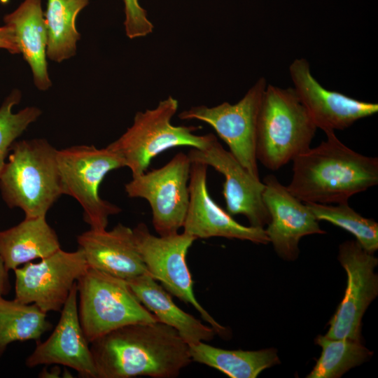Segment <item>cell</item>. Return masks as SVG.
Returning a JSON list of instances; mask_svg holds the SVG:
<instances>
[{"label":"cell","mask_w":378,"mask_h":378,"mask_svg":"<svg viewBox=\"0 0 378 378\" xmlns=\"http://www.w3.org/2000/svg\"><path fill=\"white\" fill-rule=\"evenodd\" d=\"M97 378H173L192 362L188 344L157 321L117 328L91 343Z\"/></svg>","instance_id":"cell-1"},{"label":"cell","mask_w":378,"mask_h":378,"mask_svg":"<svg viewBox=\"0 0 378 378\" xmlns=\"http://www.w3.org/2000/svg\"><path fill=\"white\" fill-rule=\"evenodd\" d=\"M292 161L293 176L286 186L303 202L340 204L378 183V159L344 144L335 132Z\"/></svg>","instance_id":"cell-2"},{"label":"cell","mask_w":378,"mask_h":378,"mask_svg":"<svg viewBox=\"0 0 378 378\" xmlns=\"http://www.w3.org/2000/svg\"><path fill=\"white\" fill-rule=\"evenodd\" d=\"M0 174V190L9 207L25 218L46 217L63 195L57 162V149L45 139L15 141Z\"/></svg>","instance_id":"cell-3"},{"label":"cell","mask_w":378,"mask_h":378,"mask_svg":"<svg viewBox=\"0 0 378 378\" xmlns=\"http://www.w3.org/2000/svg\"><path fill=\"white\" fill-rule=\"evenodd\" d=\"M316 130L293 88L267 85L258 118L257 160L278 170L310 148Z\"/></svg>","instance_id":"cell-4"},{"label":"cell","mask_w":378,"mask_h":378,"mask_svg":"<svg viewBox=\"0 0 378 378\" xmlns=\"http://www.w3.org/2000/svg\"><path fill=\"white\" fill-rule=\"evenodd\" d=\"M178 108L177 99L169 96L155 108L138 111L132 125L107 146L120 155L132 177L146 172L155 157L172 148L188 146L202 149L209 144L213 133L196 134L201 127L172 123Z\"/></svg>","instance_id":"cell-5"},{"label":"cell","mask_w":378,"mask_h":378,"mask_svg":"<svg viewBox=\"0 0 378 378\" xmlns=\"http://www.w3.org/2000/svg\"><path fill=\"white\" fill-rule=\"evenodd\" d=\"M76 286L79 321L90 344L129 324L158 321L122 279L88 267Z\"/></svg>","instance_id":"cell-6"},{"label":"cell","mask_w":378,"mask_h":378,"mask_svg":"<svg viewBox=\"0 0 378 378\" xmlns=\"http://www.w3.org/2000/svg\"><path fill=\"white\" fill-rule=\"evenodd\" d=\"M57 162L62 194L80 204L90 229H106L108 217L121 209L100 197L99 186L108 172L125 167L123 159L107 146L77 145L57 150Z\"/></svg>","instance_id":"cell-7"},{"label":"cell","mask_w":378,"mask_h":378,"mask_svg":"<svg viewBox=\"0 0 378 378\" xmlns=\"http://www.w3.org/2000/svg\"><path fill=\"white\" fill-rule=\"evenodd\" d=\"M139 253L148 274L165 290L185 303L190 304L216 333L227 337L229 330L218 323L196 299L186 255L196 239L186 233L155 236L144 223L132 229Z\"/></svg>","instance_id":"cell-8"},{"label":"cell","mask_w":378,"mask_h":378,"mask_svg":"<svg viewBox=\"0 0 378 378\" xmlns=\"http://www.w3.org/2000/svg\"><path fill=\"white\" fill-rule=\"evenodd\" d=\"M191 164L188 154L180 152L164 166L134 176L125 186L129 197L148 202L159 236L178 233L183 227L189 204Z\"/></svg>","instance_id":"cell-9"},{"label":"cell","mask_w":378,"mask_h":378,"mask_svg":"<svg viewBox=\"0 0 378 378\" xmlns=\"http://www.w3.org/2000/svg\"><path fill=\"white\" fill-rule=\"evenodd\" d=\"M267 85L265 78L261 77L236 104L225 102L212 107L195 106L178 114L181 120H197L209 125L227 144L229 151L258 179L257 125Z\"/></svg>","instance_id":"cell-10"},{"label":"cell","mask_w":378,"mask_h":378,"mask_svg":"<svg viewBox=\"0 0 378 378\" xmlns=\"http://www.w3.org/2000/svg\"><path fill=\"white\" fill-rule=\"evenodd\" d=\"M88 265L83 251L59 248L39 262H29L14 270L15 300L34 303L41 310L61 311L78 279Z\"/></svg>","instance_id":"cell-11"},{"label":"cell","mask_w":378,"mask_h":378,"mask_svg":"<svg viewBox=\"0 0 378 378\" xmlns=\"http://www.w3.org/2000/svg\"><path fill=\"white\" fill-rule=\"evenodd\" d=\"M338 259L346 272L347 285L325 336L360 341L362 317L378 294V279L374 272L378 260L357 241L342 243Z\"/></svg>","instance_id":"cell-12"},{"label":"cell","mask_w":378,"mask_h":378,"mask_svg":"<svg viewBox=\"0 0 378 378\" xmlns=\"http://www.w3.org/2000/svg\"><path fill=\"white\" fill-rule=\"evenodd\" d=\"M188 155L191 161L212 167L225 178L223 185L226 211L232 216L241 214L250 225L263 227L270 223L269 212L262 200L265 184L252 176L214 134L206 147L191 148Z\"/></svg>","instance_id":"cell-13"},{"label":"cell","mask_w":378,"mask_h":378,"mask_svg":"<svg viewBox=\"0 0 378 378\" xmlns=\"http://www.w3.org/2000/svg\"><path fill=\"white\" fill-rule=\"evenodd\" d=\"M289 74L298 99L316 127L325 134L346 129L378 111L377 103L358 100L322 86L304 58L294 59L289 66Z\"/></svg>","instance_id":"cell-14"},{"label":"cell","mask_w":378,"mask_h":378,"mask_svg":"<svg viewBox=\"0 0 378 378\" xmlns=\"http://www.w3.org/2000/svg\"><path fill=\"white\" fill-rule=\"evenodd\" d=\"M207 169L208 166L201 162L191 164L189 204L183 232L196 239L220 237L268 244L270 240L263 227L240 224L213 200L207 187Z\"/></svg>","instance_id":"cell-15"},{"label":"cell","mask_w":378,"mask_h":378,"mask_svg":"<svg viewBox=\"0 0 378 378\" xmlns=\"http://www.w3.org/2000/svg\"><path fill=\"white\" fill-rule=\"evenodd\" d=\"M262 200L270 220L265 230L278 255L286 260L298 256V244L302 237L325 234L310 209L291 194L276 176L269 174L262 181Z\"/></svg>","instance_id":"cell-16"},{"label":"cell","mask_w":378,"mask_h":378,"mask_svg":"<svg viewBox=\"0 0 378 378\" xmlns=\"http://www.w3.org/2000/svg\"><path fill=\"white\" fill-rule=\"evenodd\" d=\"M60 312L52 332L46 341L37 342L25 365L29 368L62 365L75 370L81 377L97 378L90 343L79 321L76 283Z\"/></svg>","instance_id":"cell-17"},{"label":"cell","mask_w":378,"mask_h":378,"mask_svg":"<svg viewBox=\"0 0 378 378\" xmlns=\"http://www.w3.org/2000/svg\"><path fill=\"white\" fill-rule=\"evenodd\" d=\"M88 267L125 281L148 274L133 230L118 223L111 230L90 229L77 237Z\"/></svg>","instance_id":"cell-18"},{"label":"cell","mask_w":378,"mask_h":378,"mask_svg":"<svg viewBox=\"0 0 378 378\" xmlns=\"http://www.w3.org/2000/svg\"><path fill=\"white\" fill-rule=\"evenodd\" d=\"M14 31L20 53L29 64L36 87L47 90L52 85L46 61L47 31L41 0H24L4 18Z\"/></svg>","instance_id":"cell-19"},{"label":"cell","mask_w":378,"mask_h":378,"mask_svg":"<svg viewBox=\"0 0 378 378\" xmlns=\"http://www.w3.org/2000/svg\"><path fill=\"white\" fill-rule=\"evenodd\" d=\"M127 282L136 298L158 321L175 329L188 344L208 342L214 338L216 333L214 328L180 309L172 300L170 293L149 274Z\"/></svg>","instance_id":"cell-20"},{"label":"cell","mask_w":378,"mask_h":378,"mask_svg":"<svg viewBox=\"0 0 378 378\" xmlns=\"http://www.w3.org/2000/svg\"><path fill=\"white\" fill-rule=\"evenodd\" d=\"M59 248L58 237L46 217L24 218L0 231V255L8 271L48 257Z\"/></svg>","instance_id":"cell-21"},{"label":"cell","mask_w":378,"mask_h":378,"mask_svg":"<svg viewBox=\"0 0 378 378\" xmlns=\"http://www.w3.org/2000/svg\"><path fill=\"white\" fill-rule=\"evenodd\" d=\"M188 346L192 361L216 369L230 378H255L262 370L280 363L273 348L258 351L227 350L205 342Z\"/></svg>","instance_id":"cell-22"},{"label":"cell","mask_w":378,"mask_h":378,"mask_svg":"<svg viewBox=\"0 0 378 378\" xmlns=\"http://www.w3.org/2000/svg\"><path fill=\"white\" fill-rule=\"evenodd\" d=\"M90 0H47L44 13L46 31V56L61 62L74 56L80 38L76 26L78 13Z\"/></svg>","instance_id":"cell-23"},{"label":"cell","mask_w":378,"mask_h":378,"mask_svg":"<svg viewBox=\"0 0 378 378\" xmlns=\"http://www.w3.org/2000/svg\"><path fill=\"white\" fill-rule=\"evenodd\" d=\"M52 328L47 313L36 304L0 297V357L12 342L35 340Z\"/></svg>","instance_id":"cell-24"},{"label":"cell","mask_w":378,"mask_h":378,"mask_svg":"<svg viewBox=\"0 0 378 378\" xmlns=\"http://www.w3.org/2000/svg\"><path fill=\"white\" fill-rule=\"evenodd\" d=\"M316 343L322 353L307 378H337L351 368L362 364L372 355L360 341L330 339L318 335Z\"/></svg>","instance_id":"cell-25"},{"label":"cell","mask_w":378,"mask_h":378,"mask_svg":"<svg viewBox=\"0 0 378 378\" xmlns=\"http://www.w3.org/2000/svg\"><path fill=\"white\" fill-rule=\"evenodd\" d=\"M316 219L326 220L348 231L368 252L374 253L378 248V223L362 216L348 202L336 205L304 202Z\"/></svg>","instance_id":"cell-26"},{"label":"cell","mask_w":378,"mask_h":378,"mask_svg":"<svg viewBox=\"0 0 378 378\" xmlns=\"http://www.w3.org/2000/svg\"><path fill=\"white\" fill-rule=\"evenodd\" d=\"M20 99L21 92L14 90L0 107V174L13 144L41 114V111L35 106L13 113V108Z\"/></svg>","instance_id":"cell-27"},{"label":"cell","mask_w":378,"mask_h":378,"mask_svg":"<svg viewBox=\"0 0 378 378\" xmlns=\"http://www.w3.org/2000/svg\"><path fill=\"white\" fill-rule=\"evenodd\" d=\"M125 5L124 27L130 39L146 36L153 32L154 26L148 18L139 0H123Z\"/></svg>","instance_id":"cell-28"},{"label":"cell","mask_w":378,"mask_h":378,"mask_svg":"<svg viewBox=\"0 0 378 378\" xmlns=\"http://www.w3.org/2000/svg\"><path fill=\"white\" fill-rule=\"evenodd\" d=\"M0 48L5 49L11 54L20 53L14 31L6 24L0 27Z\"/></svg>","instance_id":"cell-29"},{"label":"cell","mask_w":378,"mask_h":378,"mask_svg":"<svg viewBox=\"0 0 378 378\" xmlns=\"http://www.w3.org/2000/svg\"><path fill=\"white\" fill-rule=\"evenodd\" d=\"M8 272L0 255V297L6 295L10 290Z\"/></svg>","instance_id":"cell-30"},{"label":"cell","mask_w":378,"mask_h":378,"mask_svg":"<svg viewBox=\"0 0 378 378\" xmlns=\"http://www.w3.org/2000/svg\"><path fill=\"white\" fill-rule=\"evenodd\" d=\"M38 375L40 377H59L60 375V368L58 366H55L50 372L44 369Z\"/></svg>","instance_id":"cell-31"}]
</instances>
